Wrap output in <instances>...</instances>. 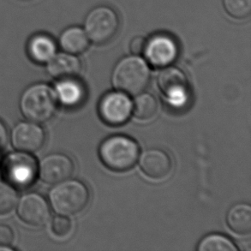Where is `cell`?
I'll return each instance as SVG.
<instances>
[{
  "label": "cell",
  "instance_id": "cell-1",
  "mask_svg": "<svg viewBox=\"0 0 251 251\" xmlns=\"http://www.w3.org/2000/svg\"><path fill=\"white\" fill-rule=\"evenodd\" d=\"M150 66L136 55L122 58L112 72L114 88L126 95H140L150 84Z\"/></svg>",
  "mask_w": 251,
  "mask_h": 251
},
{
  "label": "cell",
  "instance_id": "cell-2",
  "mask_svg": "<svg viewBox=\"0 0 251 251\" xmlns=\"http://www.w3.org/2000/svg\"><path fill=\"white\" fill-rule=\"evenodd\" d=\"M56 109L57 95L48 85H32L21 96V112L29 122H47L53 116Z\"/></svg>",
  "mask_w": 251,
  "mask_h": 251
},
{
  "label": "cell",
  "instance_id": "cell-3",
  "mask_svg": "<svg viewBox=\"0 0 251 251\" xmlns=\"http://www.w3.org/2000/svg\"><path fill=\"white\" fill-rule=\"evenodd\" d=\"M140 150L136 141L128 136H110L100 147V158L105 167L114 172H126L137 162Z\"/></svg>",
  "mask_w": 251,
  "mask_h": 251
},
{
  "label": "cell",
  "instance_id": "cell-4",
  "mask_svg": "<svg viewBox=\"0 0 251 251\" xmlns=\"http://www.w3.org/2000/svg\"><path fill=\"white\" fill-rule=\"evenodd\" d=\"M49 197L55 212L68 217L78 214L87 207L89 191L84 183L69 178L55 184Z\"/></svg>",
  "mask_w": 251,
  "mask_h": 251
},
{
  "label": "cell",
  "instance_id": "cell-5",
  "mask_svg": "<svg viewBox=\"0 0 251 251\" xmlns=\"http://www.w3.org/2000/svg\"><path fill=\"white\" fill-rule=\"evenodd\" d=\"M120 27V20L115 10L111 7H95L87 15L84 31L89 41L95 44L108 43L115 37Z\"/></svg>",
  "mask_w": 251,
  "mask_h": 251
},
{
  "label": "cell",
  "instance_id": "cell-6",
  "mask_svg": "<svg viewBox=\"0 0 251 251\" xmlns=\"http://www.w3.org/2000/svg\"><path fill=\"white\" fill-rule=\"evenodd\" d=\"M38 164L28 153H10L2 165V173L11 186L24 188L30 185L38 174Z\"/></svg>",
  "mask_w": 251,
  "mask_h": 251
},
{
  "label": "cell",
  "instance_id": "cell-7",
  "mask_svg": "<svg viewBox=\"0 0 251 251\" xmlns=\"http://www.w3.org/2000/svg\"><path fill=\"white\" fill-rule=\"evenodd\" d=\"M178 52L179 47L175 38L166 33H158L147 40L143 54L150 65L167 67L176 60Z\"/></svg>",
  "mask_w": 251,
  "mask_h": 251
},
{
  "label": "cell",
  "instance_id": "cell-8",
  "mask_svg": "<svg viewBox=\"0 0 251 251\" xmlns=\"http://www.w3.org/2000/svg\"><path fill=\"white\" fill-rule=\"evenodd\" d=\"M132 102L122 92H112L103 96L99 105L102 120L109 126H121L132 112Z\"/></svg>",
  "mask_w": 251,
  "mask_h": 251
},
{
  "label": "cell",
  "instance_id": "cell-9",
  "mask_svg": "<svg viewBox=\"0 0 251 251\" xmlns=\"http://www.w3.org/2000/svg\"><path fill=\"white\" fill-rule=\"evenodd\" d=\"M160 91L173 105H182L186 100L189 82L184 72L176 67H165L157 78Z\"/></svg>",
  "mask_w": 251,
  "mask_h": 251
},
{
  "label": "cell",
  "instance_id": "cell-10",
  "mask_svg": "<svg viewBox=\"0 0 251 251\" xmlns=\"http://www.w3.org/2000/svg\"><path fill=\"white\" fill-rule=\"evenodd\" d=\"M74 173V163L64 153H51L45 157L39 165L38 173L48 184L55 185L69 179Z\"/></svg>",
  "mask_w": 251,
  "mask_h": 251
},
{
  "label": "cell",
  "instance_id": "cell-11",
  "mask_svg": "<svg viewBox=\"0 0 251 251\" xmlns=\"http://www.w3.org/2000/svg\"><path fill=\"white\" fill-rule=\"evenodd\" d=\"M17 214L22 221L33 226H43L50 220V209L43 197L27 194L17 203Z\"/></svg>",
  "mask_w": 251,
  "mask_h": 251
},
{
  "label": "cell",
  "instance_id": "cell-12",
  "mask_svg": "<svg viewBox=\"0 0 251 251\" xmlns=\"http://www.w3.org/2000/svg\"><path fill=\"white\" fill-rule=\"evenodd\" d=\"M45 137L44 130L37 124L20 123L12 130L11 143L17 151L34 153L43 146Z\"/></svg>",
  "mask_w": 251,
  "mask_h": 251
},
{
  "label": "cell",
  "instance_id": "cell-13",
  "mask_svg": "<svg viewBox=\"0 0 251 251\" xmlns=\"http://www.w3.org/2000/svg\"><path fill=\"white\" fill-rule=\"evenodd\" d=\"M140 167L150 178L162 179L169 176L173 169V162L169 154L163 150L151 149L142 153Z\"/></svg>",
  "mask_w": 251,
  "mask_h": 251
},
{
  "label": "cell",
  "instance_id": "cell-14",
  "mask_svg": "<svg viewBox=\"0 0 251 251\" xmlns=\"http://www.w3.org/2000/svg\"><path fill=\"white\" fill-rule=\"evenodd\" d=\"M47 69L49 75L60 82L77 78L82 71V64L75 55L64 51L56 53L47 64Z\"/></svg>",
  "mask_w": 251,
  "mask_h": 251
},
{
  "label": "cell",
  "instance_id": "cell-15",
  "mask_svg": "<svg viewBox=\"0 0 251 251\" xmlns=\"http://www.w3.org/2000/svg\"><path fill=\"white\" fill-rule=\"evenodd\" d=\"M27 51L32 61L47 65L57 53V43L48 34H34L27 41Z\"/></svg>",
  "mask_w": 251,
  "mask_h": 251
},
{
  "label": "cell",
  "instance_id": "cell-16",
  "mask_svg": "<svg viewBox=\"0 0 251 251\" xmlns=\"http://www.w3.org/2000/svg\"><path fill=\"white\" fill-rule=\"evenodd\" d=\"M90 41L84 29L77 26L65 28L58 38V45L63 51L71 54H81L89 47Z\"/></svg>",
  "mask_w": 251,
  "mask_h": 251
},
{
  "label": "cell",
  "instance_id": "cell-17",
  "mask_svg": "<svg viewBox=\"0 0 251 251\" xmlns=\"http://www.w3.org/2000/svg\"><path fill=\"white\" fill-rule=\"evenodd\" d=\"M226 222L231 231L239 235L250 234L251 231V207L249 204L239 203L230 208Z\"/></svg>",
  "mask_w": 251,
  "mask_h": 251
},
{
  "label": "cell",
  "instance_id": "cell-18",
  "mask_svg": "<svg viewBox=\"0 0 251 251\" xmlns=\"http://www.w3.org/2000/svg\"><path fill=\"white\" fill-rule=\"evenodd\" d=\"M59 100L65 105L75 106L85 98V89L75 79L60 81L57 87Z\"/></svg>",
  "mask_w": 251,
  "mask_h": 251
},
{
  "label": "cell",
  "instance_id": "cell-19",
  "mask_svg": "<svg viewBox=\"0 0 251 251\" xmlns=\"http://www.w3.org/2000/svg\"><path fill=\"white\" fill-rule=\"evenodd\" d=\"M132 112L136 119L148 121L153 119L158 112V102L150 93H141L134 102Z\"/></svg>",
  "mask_w": 251,
  "mask_h": 251
},
{
  "label": "cell",
  "instance_id": "cell-20",
  "mask_svg": "<svg viewBox=\"0 0 251 251\" xmlns=\"http://www.w3.org/2000/svg\"><path fill=\"white\" fill-rule=\"evenodd\" d=\"M199 251H237L238 248L223 235L211 234L204 238L197 247Z\"/></svg>",
  "mask_w": 251,
  "mask_h": 251
},
{
  "label": "cell",
  "instance_id": "cell-21",
  "mask_svg": "<svg viewBox=\"0 0 251 251\" xmlns=\"http://www.w3.org/2000/svg\"><path fill=\"white\" fill-rule=\"evenodd\" d=\"M18 203V196L13 186L0 182V215L10 214Z\"/></svg>",
  "mask_w": 251,
  "mask_h": 251
},
{
  "label": "cell",
  "instance_id": "cell-22",
  "mask_svg": "<svg viewBox=\"0 0 251 251\" xmlns=\"http://www.w3.org/2000/svg\"><path fill=\"white\" fill-rule=\"evenodd\" d=\"M226 11L235 19H245L251 13V0H223Z\"/></svg>",
  "mask_w": 251,
  "mask_h": 251
},
{
  "label": "cell",
  "instance_id": "cell-23",
  "mask_svg": "<svg viewBox=\"0 0 251 251\" xmlns=\"http://www.w3.org/2000/svg\"><path fill=\"white\" fill-rule=\"evenodd\" d=\"M51 228L53 234L59 238H63L67 236L72 231V221H70L67 216L59 214L51 221Z\"/></svg>",
  "mask_w": 251,
  "mask_h": 251
},
{
  "label": "cell",
  "instance_id": "cell-24",
  "mask_svg": "<svg viewBox=\"0 0 251 251\" xmlns=\"http://www.w3.org/2000/svg\"><path fill=\"white\" fill-rule=\"evenodd\" d=\"M13 240L12 229L6 225H0V251H13V249L10 248Z\"/></svg>",
  "mask_w": 251,
  "mask_h": 251
},
{
  "label": "cell",
  "instance_id": "cell-25",
  "mask_svg": "<svg viewBox=\"0 0 251 251\" xmlns=\"http://www.w3.org/2000/svg\"><path fill=\"white\" fill-rule=\"evenodd\" d=\"M146 39H144L143 37L133 38L132 41H130L129 43V50L131 51V53L133 55H138L143 54V51L146 47Z\"/></svg>",
  "mask_w": 251,
  "mask_h": 251
},
{
  "label": "cell",
  "instance_id": "cell-26",
  "mask_svg": "<svg viewBox=\"0 0 251 251\" xmlns=\"http://www.w3.org/2000/svg\"><path fill=\"white\" fill-rule=\"evenodd\" d=\"M8 143V134L5 127L0 121V152L5 149Z\"/></svg>",
  "mask_w": 251,
  "mask_h": 251
}]
</instances>
